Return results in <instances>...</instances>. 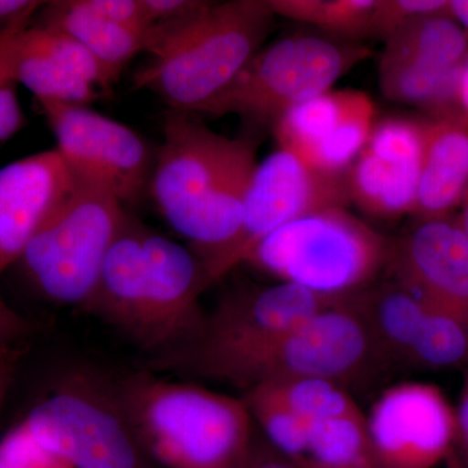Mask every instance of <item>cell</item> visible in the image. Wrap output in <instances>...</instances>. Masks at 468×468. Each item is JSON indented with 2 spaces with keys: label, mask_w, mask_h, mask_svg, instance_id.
Segmentation results:
<instances>
[{
  "label": "cell",
  "mask_w": 468,
  "mask_h": 468,
  "mask_svg": "<svg viewBox=\"0 0 468 468\" xmlns=\"http://www.w3.org/2000/svg\"><path fill=\"white\" fill-rule=\"evenodd\" d=\"M206 289L202 261L192 248L128 214L84 309L158 358L198 340L206 322L199 297Z\"/></svg>",
  "instance_id": "1"
},
{
  "label": "cell",
  "mask_w": 468,
  "mask_h": 468,
  "mask_svg": "<svg viewBox=\"0 0 468 468\" xmlns=\"http://www.w3.org/2000/svg\"><path fill=\"white\" fill-rule=\"evenodd\" d=\"M375 359L377 353L356 294L270 337L234 346L192 345L151 359L149 369L217 378L248 390L301 378L344 384Z\"/></svg>",
  "instance_id": "2"
},
{
  "label": "cell",
  "mask_w": 468,
  "mask_h": 468,
  "mask_svg": "<svg viewBox=\"0 0 468 468\" xmlns=\"http://www.w3.org/2000/svg\"><path fill=\"white\" fill-rule=\"evenodd\" d=\"M275 17L268 0H230L154 24L144 34L151 60L134 89L155 92L172 111L199 112L263 48Z\"/></svg>",
  "instance_id": "3"
},
{
  "label": "cell",
  "mask_w": 468,
  "mask_h": 468,
  "mask_svg": "<svg viewBox=\"0 0 468 468\" xmlns=\"http://www.w3.org/2000/svg\"><path fill=\"white\" fill-rule=\"evenodd\" d=\"M144 454L168 468H245L255 446L243 399L153 371L112 387Z\"/></svg>",
  "instance_id": "4"
},
{
  "label": "cell",
  "mask_w": 468,
  "mask_h": 468,
  "mask_svg": "<svg viewBox=\"0 0 468 468\" xmlns=\"http://www.w3.org/2000/svg\"><path fill=\"white\" fill-rule=\"evenodd\" d=\"M390 241L345 207L310 212L268 236L246 263L320 297L367 289L387 267Z\"/></svg>",
  "instance_id": "5"
},
{
  "label": "cell",
  "mask_w": 468,
  "mask_h": 468,
  "mask_svg": "<svg viewBox=\"0 0 468 468\" xmlns=\"http://www.w3.org/2000/svg\"><path fill=\"white\" fill-rule=\"evenodd\" d=\"M366 46L311 34H294L261 48L241 72L199 112L237 115L271 126L298 104L332 90L350 69L369 58Z\"/></svg>",
  "instance_id": "6"
},
{
  "label": "cell",
  "mask_w": 468,
  "mask_h": 468,
  "mask_svg": "<svg viewBox=\"0 0 468 468\" xmlns=\"http://www.w3.org/2000/svg\"><path fill=\"white\" fill-rule=\"evenodd\" d=\"M126 218L112 194L76 180L18 261L27 282L46 300L84 309Z\"/></svg>",
  "instance_id": "7"
},
{
  "label": "cell",
  "mask_w": 468,
  "mask_h": 468,
  "mask_svg": "<svg viewBox=\"0 0 468 468\" xmlns=\"http://www.w3.org/2000/svg\"><path fill=\"white\" fill-rule=\"evenodd\" d=\"M69 468H147L112 388L70 378L16 427Z\"/></svg>",
  "instance_id": "8"
},
{
  "label": "cell",
  "mask_w": 468,
  "mask_h": 468,
  "mask_svg": "<svg viewBox=\"0 0 468 468\" xmlns=\"http://www.w3.org/2000/svg\"><path fill=\"white\" fill-rule=\"evenodd\" d=\"M349 203L347 174H325L277 149L255 168L239 233L227 248L203 261L206 286L246 263L264 239L295 218L323 208H346Z\"/></svg>",
  "instance_id": "9"
},
{
  "label": "cell",
  "mask_w": 468,
  "mask_h": 468,
  "mask_svg": "<svg viewBox=\"0 0 468 468\" xmlns=\"http://www.w3.org/2000/svg\"><path fill=\"white\" fill-rule=\"evenodd\" d=\"M38 103L57 138V150L77 181L106 190L124 206L144 201L155 155L140 134L86 104Z\"/></svg>",
  "instance_id": "10"
},
{
  "label": "cell",
  "mask_w": 468,
  "mask_h": 468,
  "mask_svg": "<svg viewBox=\"0 0 468 468\" xmlns=\"http://www.w3.org/2000/svg\"><path fill=\"white\" fill-rule=\"evenodd\" d=\"M234 138L215 133L185 112L171 111L154 160L150 194L160 214L190 248L232 153Z\"/></svg>",
  "instance_id": "11"
},
{
  "label": "cell",
  "mask_w": 468,
  "mask_h": 468,
  "mask_svg": "<svg viewBox=\"0 0 468 468\" xmlns=\"http://www.w3.org/2000/svg\"><path fill=\"white\" fill-rule=\"evenodd\" d=\"M366 424L380 468H435L446 461L455 409L436 385H393L372 406Z\"/></svg>",
  "instance_id": "12"
},
{
  "label": "cell",
  "mask_w": 468,
  "mask_h": 468,
  "mask_svg": "<svg viewBox=\"0 0 468 468\" xmlns=\"http://www.w3.org/2000/svg\"><path fill=\"white\" fill-rule=\"evenodd\" d=\"M377 107L366 92L328 90L288 111L273 126L280 150L311 168L347 174L377 125Z\"/></svg>",
  "instance_id": "13"
},
{
  "label": "cell",
  "mask_w": 468,
  "mask_h": 468,
  "mask_svg": "<svg viewBox=\"0 0 468 468\" xmlns=\"http://www.w3.org/2000/svg\"><path fill=\"white\" fill-rule=\"evenodd\" d=\"M423 154V122L405 117L378 122L347 171L350 201L378 218L411 215Z\"/></svg>",
  "instance_id": "14"
},
{
  "label": "cell",
  "mask_w": 468,
  "mask_h": 468,
  "mask_svg": "<svg viewBox=\"0 0 468 468\" xmlns=\"http://www.w3.org/2000/svg\"><path fill=\"white\" fill-rule=\"evenodd\" d=\"M387 267L419 297L468 322V239L457 217L417 218L390 241Z\"/></svg>",
  "instance_id": "15"
},
{
  "label": "cell",
  "mask_w": 468,
  "mask_h": 468,
  "mask_svg": "<svg viewBox=\"0 0 468 468\" xmlns=\"http://www.w3.org/2000/svg\"><path fill=\"white\" fill-rule=\"evenodd\" d=\"M75 185L57 149L0 168V273L18 263L34 236Z\"/></svg>",
  "instance_id": "16"
},
{
  "label": "cell",
  "mask_w": 468,
  "mask_h": 468,
  "mask_svg": "<svg viewBox=\"0 0 468 468\" xmlns=\"http://www.w3.org/2000/svg\"><path fill=\"white\" fill-rule=\"evenodd\" d=\"M343 300L320 297L288 282L237 289L221 298L206 316L198 340L187 346L223 347L252 343L298 325Z\"/></svg>",
  "instance_id": "17"
},
{
  "label": "cell",
  "mask_w": 468,
  "mask_h": 468,
  "mask_svg": "<svg viewBox=\"0 0 468 468\" xmlns=\"http://www.w3.org/2000/svg\"><path fill=\"white\" fill-rule=\"evenodd\" d=\"M423 122V154L415 218L449 217L468 189V122L430 117Z\"/></svg>",
  "instance_id": "18"
},
{
  "label": "cell",
  "mask_w": 468,
  "mask_h": 468,
  "mask_svg": "<svg viewBox=\"0 0 468 468\" xmlns=\"http://www.w3.org/2000/svg\"><path fill=\"white\" fill-rule=\"evenodd\" d=\"M0 80L26 86L37 101L88 104L98 95L43 48L27 24L0 29Z\"/></svg>",
  "instance_id": "19"
},
{
  "label": "cell",
  "mask_w": 468,
  "mask_h": 468,
  "mask_svg": "<svg viewBox=\"0 0 468 468\" xmlns=\"http://www.w3.org/2000/svg\"><path fill=\"white\" fill-rule=\"evenodd\" d=\"M358 306L378 359L409 365L427 302L393 279L360 292Z\"/></svg>",
  "instance_id": "20"
},
{
  "label": "cell",
  "mask_w": 468,
  "mask_h": 468,
  "mask_svg": "<svg viewBox=\"0 0 468 468\" xmlns=\"http://www.w3.org/2000/svg\"><path fill=\"white\" fill-rule=\"evenodd\" d=\"M41 26L72 37L119 80L122 68L144 51V34L95 16L79 0H58L43 5Z\"/></svg>",
  "instance_id": "21"
},
{
  "label": "cell",
  "mask_w": 468,
  "mask_h": 468,
  "mask_svg": "<svg viewBox=\"0 0 468 468\" xmlns=\"http://www.w3.org/2000/svg\"><path fill=\"white\" fill-rule=\"evenodd\" d=\"M462 66L424 68L403 61L378 60V85L387 100L420 107L431 117H462L458 88Z\"/></svg>",
  "instance_id": "22"
},
{
  "label": "cell",
  "mask_w": 468,
  "mask_h": 468,
  "mask_svg": "<svg viewBox=\"0 0 468 468\" xmlns=\"http://www.w3.org/2000/svg\"><path fill=\"white\" fill-rule=\"evenodd\" d=\"M468 39L449 14L419 18L384 43L380 58L424 68L451 69L463 64Z\"/></svg>",
  "instance_id": "23"
},
{
  "label": "cell",
  "mask_w": 468,
  "mask_h": 468,
  "mask_svg": "<svg viewBox=\"0 0 468 468\" xmlns=\"http://www.w3.org/2000/svg\"><path fill=\"white\" fill-rule=\"evenodd\" d=\"M302 468H380L365 415L311 423Z\"/></svg>",
  "instance_id": "24"
},
{
  "label": "cell",
  "mask_w": 468,
  "mask_h": 468,
  "mask_svg": "<svg viewBox=\"0 0 468 468\" xmlns=\"http://www.w3.org/2000/svg\"><path fill=\"white\" fill-rule=\"evenodd\" d=\"M427 304L426 316L410 354L409 365L432 371L466 367L467 320L437 304L430 302Z\"/></svg>",
  "instance_id": "25"
},
{
  "label": "cell",
  "mask_w": 468,
  "mask_h": 468,
  "mask_svg": "<svg viewBox=\"0 0 468 468\" xmlns=\"http://www.w3.org/2000/svg\"><path fill=\"white\" fill-rule=\"evenodd\" d=\"M276 16L347 39L368 38L377 0H268Z\"/></svg>",
  "instance_id": "26"
},
{
  "label": "cell",
  "mask_w": 468,
  "mask_h": 468,
  "mask_svg": "<svg viewBox=\"0 0 468 468\" xmlns=\"http://www.w3.org/2000/svg\"><path fill=\"white\" fill-rule=\"evenodd\" d=\"M258 387L263 388L311 423L363 414L344 384L331 378H292Z\"/></svg>",
  "instance_id": "27"
},
{
  "label": "cell",
  "mask_w": 468,
  "mask_h": 468,
  "mask_svg": "<svg viewBox=\"0 0 468 468\" xmlns=\"http://www.w3.org/2000/svg\"><path fill=\"white\" fill-rule=\"evenodd\" d=\"M242 399L273 449L295 467L302 468L309 446L311 421L261 387L245 390Z\"/></svg>",
  "instance_id": "28"
},
{
  "label": "cell",
  "mask_w": 468,
  "mask_h": 468,
  "mask_svg": "<svg viewBox=\"0 0 468 468\" xmlns=\"http://www.w3.org/2000/svg\"><path fill=\"white\" fill-rule=\"evenodd\" d=\"M449 14V0H377L369 37L387 42L419 18Z\"/></svg>",
  "instance_id": "29"
},
{
  "label": "cell",
  "mask_w": 468,
  "mask_h": 468,
  "mask_svg": "<svg viewBox=\"0 0 468 468\" xmlns=\"http://www.w3.org/2000/svg\"><path fill=\"white\" fill-rule=\"evenodd\" d=\"M81 7L117 26L146 32L149 29L144 20L140 0H79Z\"/></svg>",
  "instance_id": "30"
},
{
  "label": "cell",
  "mask_w": 468,
  "mask_h": 468,
  "mask_svg": "<svg viewBox=\"0 0 468 468\" xmlns=\"http://www.w3.org/2000/svg\"><path fill=\"white\" fill-rule=\"evenodd\" d=\"M16 86L8 80H0V143L11 140L26 122Z\"/></svg>",
  "instance_id": "31"
},
{
  "label": "cell",
  "mask_w": 468,
  "mask_h": 468,
  "mask_svg": "<svg viewBox=\"0 0 468 468\" xmlns=\"http://www.w3.org/2000/svg\"><path fill=\"white\" fill-rule=\"evenodd\" d=\"M454 409V440L446 462L449 468H468V372L462 387L460 402Z\"/></svg>",
  "instance_id": "32"
},
{
  "label": "cell",
  "mask_w": 468,
  "mask_h": 468,
  "mask_svg": "<svg viewBox=\"0 0 468 468\" xmlns=\"http://www.w3.org/2000/svg\"><path fill=\"white\" fill-rule=\"evenodd\" d=\"M147 26L165 23L201 7L202 0H140Z\"/></svg>",
  "instance_id": "33"
},
{
  "label": "cell",
  "mask_w": 468,
  "mask_h": 468,
  "mask_svg": "<svg viewBox=\"0 0 468 468\" xmlns=\"http://www.w3.org/2000/svg\"><path fill=\"white\" fill-rule=\"evenodd\" d=\"M30 331V323L0 297V356L17 349L18 341L26 338Z\"/></svg>",
  "instance_id": "34"
},
{
  "label": "cell",
  "mask_w": 468,
  "mask_h": 468,
  "mask_svg": "<svg viewBox=\"0 0 468 468\" xmlns=\"http://www.w3.org/2000/svg\"><path fill=\"white\" fill-rule=\"evenodd\" d=\"M245 468H298L286 460L282 454L267 449L255 448L252 452L250 461L248 462Z\"/></svg>",
  "instance_id": "35"
},
{
  "label": "cell",
  "mask_w": 468,
  "mask_h": 468,
  "mask_svg": "<svg viewBox=\"0 0 468 468\" xmlns=\"http://www.w3.org/2000/svg\"><path fill=\"white\" fill-rule=\"evenodd\" d=\"M17 356L18 349L8 351L0 356V412H2L3 403H5L9 387L14 380Z\"/></svg>",
  "instance_id": "36"
},
{
  "label": "cell",
  "mask_w": 468,
  "mask_h": 468,
  "mask_svg": "<svg viewBox=\"0 0 468 468\" xmlns=\"http://www.w3.org/2000/svg\"><path fill=\"white\" fill-rule=\"evenodd\" d=\"M449 15L468 39V0H449Z\"/></svg>",
  "instance_id": "37"
},
{
  "label": "cell",
  "mask_w": 468,
  "mask_h": 468,
  "mask_svg": "<svg viewBox=\"0 0 468 468\" xmlns=\"http://www.w3.org/2000/svg\"><path fill=\"white\" fill-rule=\"evenodd\" d=\"M458 101H460L462 117L468 122V52L462 64Z\"/></svg>",
  "instance_id": "38"
},
{
  "label": "cell",
  "mask_w": 468,
  "mask_h": 468,
  "mask_svg": "<svg viewBox=\"0 0 468 468\" xmlns=\"http://www.w3.org/2000/svg\"><path fill=\"white\" fill-rule=\"evenodd\" d=\"M460 207L461 214L458 215L457 220L468 239V189L467 192L464 193L463 198H462Z\"/></svg>",
  "instance_id": "39"
},
{
  "label": "cell",
  "mask_w": 468,
  "mask_h": 468,
  "mask_svg": "<svg viewBox=\"0 0 468 468\" xmlns=\"http://www.w3.org/2000/svg\"><path fill=\"white\" fill-rule=\"evenodd\" d=\"M0 468H11V466H9L7 463V461H5L2 455H0Z\"/></svg>",
  "instance_id": "40"
}]
</instances>
